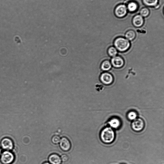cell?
Segmentation results:
<instances>
[{"label":"cell","instance_id":"obj_11","mask_svg":"<svg viewBox=\"0 0 164 164\" xmlns=\"http://www.w3.org/2000/svg\"><path fill=\"white\" fill-rule=\"evenodd\" d=\"M144 23L143 18L140 15L135 16L132 20L133 25L136 27H139L143 25Z\"/></svg>","mask_w":164,"mask_h":164},{"label":"cell","instance_id":"obj_23","mask_svg":"<svg viewBox=\"0 0 164 164\" xmlns=\"http://www.w3.org/2000/svg\"><path fill=\"white\" fill-rule=\"evenodd\" d=\"M1 150H0V154H1Z\"/></svg>","mask_w":164,"mask_h":164},{"label":"cell","instance_id":"obj_2","mask_svg":"<svg viewBox=\"0 0 164 164\" xmlns=\"http://www.w3.org/2000/svg\"><path fill=\"white\" fill-rule=\"evenodd\" d=\"M114 44L117 51L121 52L126 51L131 46L129 41L126 38L123 37L117 38L114 41Z\"/></svg>","mask_w":164,"mask_h":164},{"label":"cell","instance_id":"obj_22","mask_svg":"<svg viewBox=\"0 0 164 164\" xmlns=\"http://www.w3.org/2000/svg\"><path fill=\"white\" fill-rule=\"evenodd\" d=\"M42 164H51L49 162H44Z\"/></svg>","mask_w":164,"mask_h":164},{"label":"cell","instance_id":"obj_3","mask_svg":"<svg viewBox=\"0 0 164 164\" xmlns=\"http://www.w3.org/2000/svg\"><path fill=\"white\" fill-rule=\"evenodd\" d=\"M145 126L144 121L140 118H137L132 121L131 124L132 129L135 131L140 132L142 131Z\"/></svg>","mask_w":164,"mask_h":164},{"label":"cell","instance_id":"obj_18","mask_svg":"<svg viewBox=\"0 0 164 164\" xmlns=\"http://www.w3.org/2000/svg\"><path fill=\"white\" fill-rule=\"evenodd\" d=\"M108 52L109 55L112 57L117 56L118 53L117 49L113 47H110L108 50Z\"/></svg>","mask_w":164,"mask_h":164},{"label":"cell","instance_id":"obj_21","mask_svg":"<svg viewBox=\"0 0 164 164\" xmlns=\"http://www.w3.org/2000/svg\"><path fill=\"white\" fill-rule=\"evenodd\" d=\"M62 162H66L69 160V157L66 154H63L60 157Z\"/></svg>","mask_w":164,"mask_h":164},{"label":"cell","instance_id":"obj_15","mask_svg":"<svg viewBox=\"0 0 164 164\" xmlns=\"http://www.w3.org/2000/svg\"><path fill=\"white\" fill-rule=\"evenodd\" d=\"M144 4L148 7H154L157 6L158 0H143Z\"/></svg>","mask_w":164,"mask_h":164},{"label":"cell","instance_id":"obj_4","mask_svg":"<svg viewBox=\"0 0 164 164\" xmlns=\"http://www.w3.org/2000/svg\"><path fill=\"white\" fill-rule=\"evenodd\" d=\"M101 82L105 85H109L112 84L113 82V78L110 73L105 72L103 73L100 76Z\"/></svg>","mask_w":164,"mask_h":164},{"label":"cell","instance_id":"obj_20","mask_svg":"<svg viewBox=\"0 0 164 164\" xmlns=\"http://www.w3.org/2000/svg\"><path fill=\"white\" fill-rule=\"evenodd\" d=\"M61 140V138L60 136L57 135H54L52 137L51 139L52 142L55 144H57L59 143Z\"/></svg>","mask_w":164,"mask_h":164},{"label":"cell","instance_id":"obj_12","mask_svg":"<svg viewBox=\"0 0 164 164\" xmlns=\"http://www.w3.org/2000/svg\"><path fill=\"white\" fill-rule=\"evenodd\" d=\"M3 148L7 150H11L13 147V144L12 141L8 139H3L2 142Z\"/></svg>","mask_w":164,"mask_h":164},{"label":"cell","instance_id":"obj_16","mask_svg":"<svg viewBox=\"0 0 164 164\" xmlns=\"http://www.w3.org/2000/svg\"><path fill=\"white\" fill-rule=\"evenodd\" d=\"M127 7L129 11L134 12L137 10L138 8V5L136 3L131 2L128 4Z\"/></svg>","mask_w":164,"mask_h":164},{"label":"cell","instance_id":"obj_10","mask_svg":"<svg viewBox=\"0 0 164 164\" xmlns=\"http://www.w3.org/2000/svg\"><path fill=\"white\" fill-rule=\"evenodd\" d=\"M49 162L51 164H61L62 161L60 157L56 153H52L48 158Z\"/></svg>","mask_w":164,"mask_h":164},{"label":"cell","instance_id":"obj_1","mask_svg":"<svg viewBox=\"0 0 164 164\" xmlns=\"http://www.w3.org/2000/svg\"><path fill=\"white\" fill-rule=\"evenodd\" d=\"M115 138V134L113 129L110 127H106L103 129L100 134V138L102 141L106 144L113 143Z\"/></svg>","mask_w":164,"mask_h":164},{"label":"cell","instance_id":"obj_7","mask_svg":"<svg viewBox=\"0 0 164 164\" xmlns=\"http://www.w3.org/2000/svg\"><path fill=\"white\" fill-rule=\"evenodd\" d=\"M111 64L116 68H122L124 64V61L122 57L119 56H116L113 57L111 60Z\"/></svg>","mask_w":164,"mask_h":164},{"label":"cell","instance_id":"obj_14","mask_svg":"<svg viewBox=\"0 0 164 164\" xmlns=\"http://www.w3.org/2000/svg\"><path fill=\"white\" fill-rule=\"evenodd\" d=\"M125 37L128 40L132 41L136 37V34L133 30H129L125 34Z\"/></svg>","mask_w":164,"mask_h":164},{"label":"cell","instance_id":"obj_13","mask_svg":"<svg viewBox=\"0 0 164 164\" xmlns=\"http://www.w3.org/2000/svg\"><path fill=\"white\" fill-rule=\"evenodd\" d=\"M112 65L110 62L106 60L102 62L101 67L102 70L105 71H107L110 70L112 68Z\"/></svg>","mask_w":164,"mask_h":164},{"label":"cell","instance_id":"obj_8","mask_svg":"<svg viewBox=\"0 0 164 164\" xmlns=\"http://www.w3.org/2000/svg\"><path fill=\"white\" fill-rule=\"evenodd\" d=\"M14 159V156L11 152H4L1 157V161L5 164H8L11 163Z\"/></svg>","mask_w":164,"mask_h":164},{"label":"cell","instance_id":"obj_17","mask_svg":"<svg viewBox=\"0 0 164 164\" xmlns=\"http://www.w3.org/2000/svg\"><path fill=\"white\" fill-rule=\"evenodd\" d=\"M138 114L135 111H131L128 112L127 114L128 119L131 121H133L137 118Z\"/></svg>","mask_w":164,"mask_h":164},{"label":"cell","instance_id":"obj_19","mask_svg":"<svg viewBox=\"0 0 164 164\" xmlns=\"http://www.w3.org/2000/svg\"><path fill=\"white\" fill-rule=\"evenodd\" d=\"M140 13V15L143 17H147L149 16L150 11L148 8L144 7L141 10Z\"/></svg>","mask_w":164,"mask_h":164},{"label":"cell","instance_id":"obj_9","mask_svg":"<svg viewBox=\"0 0 164 164\" xmlns=\"http://www.w3.org/2000/svg\"><path fill=\"white\" fill-rule=\"evenodd\" d=\"M110 127L113 129H119L121 126L122 122L121 120L117 117H113L108 122Z\"/></svg>","mask_w":164,"mask_h":164},{"label":"cell","instance_id":"obj_6","mask_svg":"<svg viewBox=\"0 0 164 164\" xmlns=\"http://www.w3.org/2000/svg\"><path fill=\"white\" fill-rule=\"evenodd\" d=\"M114 12L116 16L119 18L123 17L127 14V7L125 5H120L115 8Z\"/></svg>","mask_w":164,"mask_h":164},{"label":"cell","instance_id":"obj_5","mask_svg":"<svg viewBox=\"0 0 164 164\" xmlns=\"http://www.w3.org/2000/svg\"><path fill=\"white\" fill-rule=\"evenodd\" d=\"M59 144L61 150L64 152L68 151L71 148V142L68 138L65 137H63L61 139Z\"/></svg>","mask_w":164,"mask_h":164}]
</instances>
